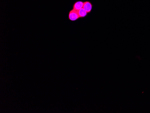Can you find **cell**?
Wrapping results in <instances>:
<instances>
[{
  "label": "cell",
  "mask_w": 150,
  "mask_h": 113,
  "mask_svg": "<svg viewBox=\"0 0 150 113\" xmlns=\"http://www.w3.org/2000/svg\"><path fill=\"white\" fill-rule=\"evenodd\" d=\"M93 5L90 1H84V6L83 8L87 12L88 14L90 13L92 10Z\"/></svg>",
  "instance_id": "2"
},
{
  "label": "cell",
  "mask_w": 150,
  "mask_h": 113,
  "mask_svg": "<svg viewBox=\"0 0 150 113\" xmlns=\"http://www.w3.org/2000/svg\"><path fill=\"white\" fill-rule=\"evenodd\" d=\"M84 3V1H76L73 4L72 9L76 11H79L82 8H83Z\"/></svg>",
  "instance_id": "3"
},
{
  "label": "cell",
  "mask_w": 150,
  "mask_h": 113,
  "mask_svg": "<svg viewBox=\"0 0 150 113\" xmlns=\"http://www.w3.org/2000/svg\"><path fill=\"white\" fill-rule=\"evenodd\" d=\"M78 11L72 9L69 13V19L71 21H75L80 18Z\"/></svg>",
  "instance_id": "1"
},
{
  "label": "cell",
  "mask_w": 150,
  "mask_h": 113,
  "mask_svg": "<svg viewBox=\"0 0 150 113\" xmlns=\"http://www.w3.org/2000/svg\"><path fill=\"white\" fill-rule=\"evenodd\" d=\"M77 11H78V14H79L80 18H83L86 17L88 14L83 8H82L81 9Z\"/></svg>",
  "instance_id": "4"
}]
</instances>
